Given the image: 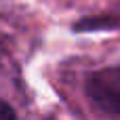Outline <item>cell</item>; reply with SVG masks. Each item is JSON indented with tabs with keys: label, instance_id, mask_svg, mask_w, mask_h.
Here are the masks:
<instances>
[{
	"label": "cell",
	"instance_id": "6da1fadb",
	"mask_svg": "<svg viewBox=\"0 0 120 120\" xmlns=\"http://www.w3.org/2000/svg\"><path fill=\"white\" fill-rule=\"evenodd\" d=\"M84 95L99 114L120 118V65L91 72L84 78Z\"/></svg>",
	"mask_w": 120,
	"mask_h": 120
},
{
	"label": "cell",
	"instance_id": "7a4b0ae2",
	"mask_svg": "<svg viewBox=\"0 0 120 120\" xmlns=\"http://www.w3.org/2000/svg\"><path fill=\"white\" fill-rule=\"evenodd\" d=\"M120 30V17L116 15H84L72 23L74 34H95V32H116Z\"/></svg>",
	"mask_w": 120,
	"mask_h": 120
},
{
	"label": "cell",
	"instance_id": "3957f363",
	"mask_svg": "<svg viewBox=\"0 0 120 120\" xmlns=\"http://www.w3.org/2000/svg\"><path fill=\"white\" fill-rule=\"evenodd\" d=\"M15 118H17V112L11 108V103L0 99V120H15Z\"/></svg>",
	"mask_w": 120,
	"mask_h": 120
}]
</instances>
